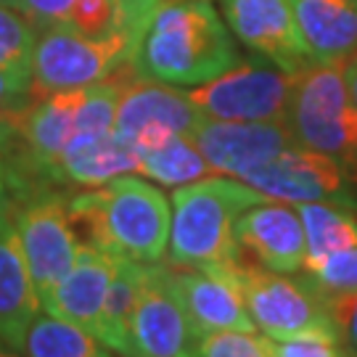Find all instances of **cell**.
<instances>
[{"instance_id":"4","label":"cell","mask_w":357,"mask_h":357,"mask_svg":"<svg viewBox=\"0 0 357 357\" xmlns=\"http://www.w3.org/2000/svg\"><path fill=\"white\" fill-rule=\"evenodd\" d=\"M296 146L328 153L342 165L357 167V106L344 79V61L310 64L294 75L286 114Z\"/></svg>"},{"instance_id":"33","label":"cell","mask_w":357,"mask_h":357,"mask_svg":"<svg viewBox=\"0 0 357 357\" xmlns=\"http://www.w3.org/2000/svg\"><path fill=\"white\" fill-rule=\"evenodd\" d=\"M22 159V141H19V114L0 116V169L13 167Z\"/></svg>"},{"instance_id":"8","label":"cell","mask_w":357,"mask_h":357,"mask_svg":"<svg viewBox=\"0 0 357 357\" xmlns=\"http://www.w3.org/2000/svg\"><path fill=\"white\" fill-rule=\"evenodd\" d=\"M291 93L294 75L289 72L265 64H238L188 96L206 119L286 122Z\"/></svg>"},{"instance_id":"2","label":"cell","mask_w":357,"mask_h":357,"mask_svg":"<svg viewBox=\"0 0 357 357\" xmlns=\"http://www.w3.org/2000/svg\"><path fill=\"white\" fill-rule=\"evenodd\" d=\"M79 243L141 265L162 262L169 246L172 209L156 185L132 175L103 183L66 199Z\"/></svg>"},{"instance_id":"31","label":"cell","mask_w":357,"mask_h":357,"mask_svg":"<svg viewBox=\"0 0 357 357\" xmlns=\"http://www.w3.org/2000/svg\"><path fill=\"white\" fill-rule=\"evenodd\" d=\"M77 0H11L16 11L29 16L38 26L43 24H64L69 11L75 8Z\"/></svg>"},{"instance_id":"17","label":"cell","mask_w":357,"mask_h":357,"mask_svg":"<svg viewBox=\"0 0 357 357\" xmlns=\"http://www.w3.org/2000/svg\"><path fill=\"white\" fill-rule=\"evenodd\" d=\"M138 167H141V151L128 141H122L114 130L103 135H77L45 167L43 183L98 188L119 175L138 172Z\"/></svg>"},{"instance_id":"15","label":"cell","mask_w":357,"mask_h":357,"mask_svg":"<svg viewBox=\"0 0 357 357\" xmlns=\"http://www.w3.org/2000/svg\"><path fill=\"white\" fill-rule=\"evenodd\" d=\"M16 202L0 204V342L24 355L26 333L43 307L13 222Z\"/></svg>"},{"instance_id":"29","label":"cell","mask_w":357,"mask_h":357,"mask_svg":"<svg viewBox=\"0 0 357 357\" xmlns=\"http://www.w3.org/2000/svg\"><path fill=\"white\" fill-rule=\"evenodd\" d=\"M32 96V66H0V116L22 114Z\"/></svg>"},{"instance_id":"11","label":"cell","mask_w":357,"mask_h":357,"mask_svg":"<svg viewBox=\"0 0 357 357\" xmlns=\"http://www.w3.org/2000/svg\"><path fill=\"white\" fill-rule=\"evenodd\" d=\"M202 119L204 114L188 93L138 77L132 82H122L114 132L143 153L172 135H191Z\"/></svg>"},{"instance_id":"9","label":"cell","mask_w":357,"mask_h":357,"mask_svg":"<svg viewBox=\"0 0 357 357\" xmlns=\"http://www.w3.org/2000/svg\"><path fill=\"white\" fill-rule=\"evenodd\" d=\"M241 180L265 199L286 204L331 202L357 209V193L349 183L347 167L328 153L312 151L305 146L286 149Z\"/></svg>"},{"instance_id":"20","label":"cell","mask_w":357,"mask_h":357,"mask_svg":"<svg viewBox=\"0 0 357 357\" xmlns=\"http://www.w3.org/2000/svg\"><path fill=\"white\" fill-rule=\"evenodd\" d=\"M143 270H146V265H141V262L116 257L112 283H109L106 302H103L98 342L122 357H138L135 347H132V339H130V318H132L135 299H138V291H141Z\"/></svg>"},{"instance_id":"23","label":"cell","mask_w":357,"mask_h":357,"mask_svg":"<svg viewBox=\"0 0 357 357\" xmlns=\"http://www.w3.org/2000/svg\"><path fill=\"white\" fill-rule=\"evenodd\" d=\"M26 357H112L96 336L56 315H38L24 342Z\"/></svg>"},{"instance_id":"22","label":"cell","mask_w":357,"mask_h":357,"mask_svg":"<svg viewBox=\"0 0 357 357\" xmlns=\"http://www.w3.org/2000/svg\"><path fill=\"white\" fill-rule=\"evenodd\" d=\"M138 172L151 178L159 185L180 188L185 183L202 180L212 169H209L206 159L202 156V151L193 143L191 135H172L165 143H159V146L141 153Z\"/></svg>"},{"instance_id":"27","label":"cell","mask_w":357,"mask_h":357,"mask_svg":"<svg viewBox=\"0 0 357 357\" xmlns=\"http://www.w3.org/2000/svg\"><path fill=\"white\" fill-rule=\"evenodd\" d=\"M307 281L312 283L326 299L333 294H344L357 289V246L336 252L320 262L305 265Z\"/></svg>"},{"instance_id":"25","label":"cell","mask_w":357,"mask_h":357,"mask_svg":"<svg viewBox=\"0 0 357 357\" xmlns=\"http://www.w3.org/2000/svg\"><path fill=\"white\" fill-rule=\"evenodd\" d=\"M273 357H357L342 333L331 326H315L286 339H273Z\"/></svg>"},{"instance_id":"26","label":"cell","mask_w":357,"mask_h":357,"mask_svg":"<svg viewBox=\"0 0 357 357\" xmlns=\"http://www.w3.org/2000/svg\"><path fill=\"white\" fill-rule=\"evenodd\" d=\"M35 40L38 24L13 6L0 3V66H29Z\"/></svg>"},{"instance_id":"30","label":"cell","mask_w":357,"mask_h":357,"mask_svg":"<svg viewBox=\"0 0 357 357\" xmlns=\"http://www.w3.org/2000/svg\"><path fill=\"white\" fill-rule=\"evenodd\" d=\"M328 310L347 347L357 355V289L328 296Z\"/></svg>"},{"instance_id":"32","label":"cell","mask_w":357,"mask_h":357,"mask_svg":"<svg viewBox=\"0 0 357 357\" xmlns=\"http://www.w3.org/2000/svg\"><path fill=\"white\" fill-rule=\"evenodd\" d=\"M38 185H45V183H38L29 172L24 169V162L19 159L13 167H6L0 169V204L6 202H13V199H22L24 193H29Z\"/></svg>"},{"instance_id":"14","label":"cell","mask_w":357,"mask_h":357,"mask_svg":"<svg viewBox=\"0 0 357 357\" xmlns=\"http://www.w3.org/2000/svg\"><path fill=\"white\" fill-rule=\"evenodd\" d=\"M233 236L243 259L275 273H299L305 268V230L296 206L275 199L243 209Z\"/></svg>"},{"instance_id":"21","label":"cell","mask_w":357,"mask_h":357,"mask_svg":"<svg viewBox=\"0 0 357 357\" xmlns=\"http://www.w3.org/2000/svg\"><path fill=\"white\" fill-rule=\"evenodd\" d=\"M305 230V265L357 246V215L352 206L331 202L294 204Z\"/></svg>"},{"instance_id":"24","label":"cell","mask_w":357,"mask_h":357,"mask_svg":"<svg viewBox=\"0 0 357 357\" xmlns=\"http://www.w3.org/2000/svg\"><path fill=\"white\" fill-rule=\"evenodd\" d=\"M64 24L96 40L122 35L135 48V43L125 35V0H77Z\"/></svg>"},{"instance_id":"3","label":"cell","mask_w":357,"mask_h":357,"mask_svg":"<svg viewBox=\"0 0 357 357\" xmlns=\"http://www.w3.org/2000/svg\"><path fill=\"white\" fill-rule=\"evenodd\" d=\"M265 202L252 185L230 178H202L172 193L169 262L175 268L220 270L238 262L233 225L243 209Z\"/></svg>"},{"instance_id":"28","label":"cell","mask_w":357,"mask_h":357,"mask_svg":"<svg viewBox=\"0 0 357 357\" xmlns=\"http://www.w3.org/2000/svg\"><path fill=\"white\" fill-rule=\"evenodd\" d=\"M199 357H273V339L257 331L204 333Z\"/></svg>"},{"instance_id":"34","label":"cell","mask_w":357,"mask_h":357,"mask_svg":"<svg viewBox=\"0 0 357 357\" xmlns=\"http://www.w3.org/2000/svg\"><path fill=\"white\" fill-rule=\"evenodd\" d=\"M344 79L347 88H349V96H352V101L357 106V51L344 61Z\"/></svg>"},{"instance_id":"1","label":"cell","mask_w":357,"mask_h":357,"mask_svg":"<svg viewBox=\"0 0 357 357\" xmlns=\"http://www.w3.org/2000/svg\"><path fill=\"white\" fill-rule=\"evenodd\" d=\"M241 64L215 0H162L130 61L135 77L199 88Z\"/></svg>"},{"instance_id":"12","label":"cell","mask_w":357,"mask_h":357,"mask_svg":"<svg viewBox=\"0 0 357 357\" xmlns=\"http://www.w3.org/2000/svg\"><path fill=\"white\" fill-rule=\"evenodd\" d=\"M225 24L249 51L289 75L312 64L299 38L291 0H220Z\"/></svg>"},{"instance_id":"10","label":"cell","mask_w":357,"mask_h":357,"mask_svg":"<svg viewBox=\"0 0 357 357\" xmlns=\"http://www.w3.org/2000/svg\"><path fill=\"white\" fill-rule=\"evenodd\" d=\"M130 339L138 357H199L202 333L169 283V268L159 262L143 270L130 318Z\"/></svg>"},{"instance_id":"6","label":"cell","mask_w":357,"mask_h":357,"mask_svg":"<svg viewBox=\"0 0 357 357\" xmlns=\"http://www.w3.org/2000/svg\"><path fill=\"white\" fill-rule=\"evenodd\" d=\"M241 294V302L259 331L270 339H286L315 326H331L328 299L307 281L289 278L238 257L228 268H220Z\"/></svg>"},{"instance_id":"18","label":"cell","mask_w":357,"mask_h":357,"mask_svg":"<svg viewBox=\"0 0 357 357\" xmlns=\"http://www.w3.org/2000/svg\"><path fill=\"white\" fill-rule=\"evenodd\" d=\"M114 262V255L88 246V243H79L75 265L56 286L51 302L45 305V312L66 320L98 339L103 302H106V291L112 283Z\"/></svg>"},{"instance_id":"19","label":"cell","mask_w":357,"mask_h":357,"mask_svg":"<svg viewBox=\"0 0 357 357\" xmlns=\"http://www.w3.org/2000/svg\"><path fill=\"white\" fill-rule=\"evenodd\" d=\"M312 64L347 61L357 51V0H291Z\"/></svg>"},{"instance_id":"36","label":"cell","mask_w":357,"mask_h":357,"mask_svg":"<svg viewBox=\"0 0 357 357\" xmlns=\"http://www.w3.org/2000/svg\"><path fill=\"white\" fill-rule=\"evenodd\" d=\"M0 3H6V6H11V0H0Z\"/></svg>"},{"instance_id":"7","label":"cell","mask_w":357,"mask_h":357,"mask_svg":"<svg viewBox=\"0 0 357 357\" xmlns=\"http://www.w3.org/2000/svg\"><path fill=\"white\" fill-rule=\"evenodd\" d=\"M13 222L40 307L45 310L79 252L66 199L53 193L48 185H38L13 204Z\"/></svg>"},{"instance_id":"35","label":"cell","mask_w":357,"mask_h":357,"mask_svg":"<svg viewBox=\"0 0 357 357\" xmlns=\"http://www.w3.org/2000/svg\"><path fill=\"white\" fill-rule=\"evenodd\" d=\"M0 357H22V352H16V349H11L8 344L0 342Z\"/></svg>"},{"instance_id":"5","label":"cell","mask_w":357,"mask_h":357,"mask_svg":"<svg viewBox=\"0 0 357 357\" xmlns=\"http://www.w3.org/2000/svg\"><path fill=\"white\" fill-rule=\"evenodd\" d=\"M132 53L135 48L122 35L96 40L66 24H43L29 61L32 93L48 96L98 85L119 69H130Z\"/></svg>"},{"instance_id":"13","label":"cell","mask_w":357,"mask_h":357,"mask_svg":"<svg viewBox=\"0 0 357 357\" xmlns=\"http://www.w3.org/2000/svg\"><path fill=\"white\" fill-rule=\"evenodd\" d=\"M191 138L209 169L230 178H246L257 167L296 146L286 122H225L204 116Z\"/></svg>"},{"instance_id":"16","label":"cell","mask_w":357,"mask_h":357,"mask_svg":"<svg viewBox=\"0 0 357 357\" xmlns=\"http://www.w3.org/2000/svg\"><path fill=\"white\" fill-rule=\"evenodd\" d=\"M169 283L202 336L215 331H257L241 294L225 273L172 265Z\"/></svg>"}]
</instances>
